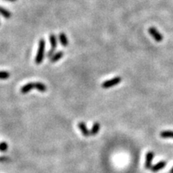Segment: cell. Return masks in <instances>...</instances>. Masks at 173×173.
<instances>
[{"mask_svg":"<svg viewBox=\"0 0 173 173\" xmlns=\"http://www.w3.org/2000/svg\"><path fill=\"white\" fill-rule=\"evenodd\" d=\"M63 55H64V53H63V51L56 52L55 54H54L51 57L50 61L51 63H56V62H58L59 59H61V58H63Z\"/></svg>","mask_w":173,"mask_h":173,"instance_id":"cell-9","label":"cell"},{"mask_svg":"<svg viewBox=\"0 0 173 173\" xmlns=\"http://www.w3.org/2000/svg\"><path fill=\"white\" fill-rule=\"evenodd\" d=\"M160 136L162 138H173L172 131H164L160 133Z\"/></svg>","mask_w":173,"mask_h":173,"instance_id":"cell-13","label":"cell"},{"mask_svg":"<svg viewBox=\"0 0 173 173\" xmlns=\"http://www.w3.org/2000/svg\"><path fill=\"white\" fill-rule=\"evenodd\" d=\"M10 159L8 157H6V156H2L0 157V162H6V161H9Z\"/></svg>","mask_w":173,"mask_h":173,"instance_id":"cell-16","label":"cell"},{"mask_svg":"<svg viewBox=\"0 0 173 173\" xmlns=\"http://www.w3.org/2000/svg\"><path fill=\"white\" fill-rule=\"evenodd\" d=\"M7 149H8V145H7V143L2 142V143H0V151L4 152V151H7Z\"/></svg>","mask_w":173,"mask_h":173,"instance_id":"cell-15","label":"cell"},{"mask_svg":"<svg viewBox=\"0 0 173 173\" xmlns=\"http://www.w3.org/2000/svg\"><path fill=\"white\" fill-rule=\"evenodd\" d=\"M122 81L121 77L119 76H116L115 78L107 80L105 82H104L102 83V87L103 88H109V87H112V86H115V85H118L119 83Z\"/></svg>","mask_w":173,"mask_h":173,"instance_id":"cell-3","label":"cell"},{"mask_svg":"<svg viewBox=\"0 0 173 173\" xmlns=\"http://www.w3.org/2000/svg\"><path fill=\"white\" fill-rule=\"evenodd\" d=\"M58 39H59V42L61 43L62 46L66 48L68 46V39H67V36L65 35L63 32H61L59 35H58Z\"/></svg>","mask_w":173,"mask_h":173,"instance_id":"cell-10","label":"cell"},{"mask_svg":"<svg viewBox=\"0 0 173 173\" xmlns=\"http://www.w3.org/2000/svg\"><path fill=\"white\" fill-rule=\"evenodd\" d=\"M166 164L167 163L165 162V161H160V162H159L158 164H156V165L151 166V171H153V172H157V171L162 170L163 168H164Z\"/></svg>","mask_w":173,"mask_h":173,"instance_id":"cell-8","label":"cell"},{"mask_svg":"<svg viewBox=\"0 0 173 173\" xmlns=\"http://www.w3.org/2000/svg\"><path fill=\"white\" fill-rule=\"evenodd\" d=\"M33 88H36L40 92H45L47 91V86L43 84V83H28L27 84H25L22 86L21 93L26 94L30 91Z\"/></svg>","mask_w":173,"mask_h":173,"instance_id":"cell-1","label":"cell"},{"mask_svg":"<svg viewBox=\"0 0 173 173\" xmlns=\"http://www.w3.org/2000/svg\"><path fill=\"white\" fill-rule=\"evenodd\" d=\"M10 77V73L7 72H0V79H7Z\"/></svg>","mask_w":173,"mask_h":173,"instance_id":"cell-14","label":"cell"},{"mask_svg":"<svg viewBox=\"0 0 173 173\" xmlns=\"http://www.w3.org/2000/svg\"><path fill=\"white\" fill-rule=\"evenodd\" d=\"M51 43V49L48 53V57L51 58V57L54 55V52L57 48V38L54 34H51L50 37H49Z\"/></svg>","mask_w":173,"mask_h":173,"instance_id":"cell-4","label":"cell"},{"mask_svg":"<svg viewBox=\"0 0 173 173\" xmlns=\"http://www.w3.org/2000/svg\"><path fill=\"white\" fill-rule=\"evenodd\" d=\"M154 157V153L152 151H148L146 155V161H145V168L151 169V161Z\"/></svg>","mask_w":173,"mask_h":173,"instance_id":"cell-6","label":"cell"},{"mask_svg":"<svg viewBox=\"0 0 173 173\" xmlns=\"http://www.w3.org/2000/svg\"><path fill=\"white\" fill-rule=\"evenodd\" d=\"M78 127L79 128L80 131H81V132H82L83 136H84L86 137L91 136V134H90V131L87 129L86 124H85L83 122H80V123H79Z\"/></svg>","mask_w":173,"mask_h":173,"instance_id":"cell-7","label":"cell"},{"mask_svg":"<svg viewBox=\"0 0 173 173\" xmlns=\"http://www.w3.org/2000/svg\"><path fill=\"white\" fill-rule=\"evenodd\" d=\"M100 124L98 122H95L93 124V127L91 128V130L90 131V134L91 136H95V135L98 134V132H100Z\"/></svg>","mask_w":173,"mask_h":173,"instance_id":"cell-11","label":"cell"},{"mask_svg":"<svg viewBox=\"0 0 173 173\" xmlns=\"http://www.w3.org/2000/svg\"><path fill=\"white\" fill-rule=\"evenodd\" d=\"M169 173H173V167L171 168V170H170V172H169Z\"/></svg>","mask_w":173,"mask_h":173,"instance_id":"cell-18","label":"cell"},{"mask_svg":"<svg viewBox=\"0 0 173 173\" xmlns=\"http://www.w3.org/2000/svg\"><path fill=\"white\" fill-rule=\"evenodd\" d=\"M148 32H149L150 35L153 38L155 41L158 42V43L163 41L164 37H163L162 34L156 28H155V27H150V28L148 29Z\"/></svg>","mask_w":173,"mask_h":173,"instance_id":"cell-5","label":"cell"},{"mask_svg":"<svg viewBox=\"0 0 173 173\" xmlns=\"http://www.w3.org/2000/svg\"><path fill=\"white\" fill-rule=\"evenodd\" d=\"M5 1H7V2H15V1H17V0H5Z\"/></svg>","mask_w":173,"mask_h":173,"instance_id":"cell-17","label":"cell"},{"mask_svg":"<svg viewBox=\"0 0 173 173\" xmlns=\"http://www.w3.org/2000/svg\"><path fill=\"white\" fill-rule=\"evenodd\" d=\"M0 15H2L3 17L9 19V18L11 17V13L9 11H7V9L2 8V7H0Z\"/></svg>","mask_w":173,"mask_h":173,"instance_id":"cell-12","label":"cell"},{"mask_svg":"<svg viewBox=\"0 0 173 173\" xmlns=\"http://www.w3.org/2000/svg\"><path fill=\"white\" fill-rule=\"evenodd\" d=\"M46 48V42L43 39H41L39 42V48H38V51H37L36 57H35V63L36 64H40L43 62V58H44V53H45Z\"/></svg>","mask_w":173,"mask_h":173,"instance_id":"cell-2","label":"cell"}]
</instances>
